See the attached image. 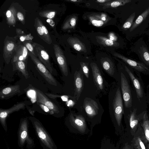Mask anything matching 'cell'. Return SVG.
I'll return each mask as SVG.
<instances>
[{"label":"cell","instance_id":"obj_1","mask_svg":"<svg viewBox=\"0 0 149 149\" xmlns=\"http://www.w3.org/2000/svg\"><path fill=\"white\" fill-rule=\"evenodd\" d=\"M108 102L109 113L115 128V133L118 136H121L125 130L122 123L124 110L122 95L118 83L110 90L108 95Z\"/></svg>","mask_w":149,"mask_h":149},{"label":"cell","instance_id":"obj_2","mask_svg":"<svg viewBox=\"0 0 149 149\" xmlns=\"http://www.w3.org/2000/svg\"><path fill=\"white\" fill-rule=\"evenodd\" d=\"M119 63L118 70L119 75L118 83L120 88L124 109H132L135 108L137 109L138 113L140 114L142 113L130 80L123 67L121 63Z\"/></svg>","mask_w":149,"mask_h":149},{"label":"cell","instance_id":"obj_3","mask_svg":"<svg viewBox=\"0 0 149 149\" xmlns=\"http://www.w3.org/2000/svg\"><path fill=\"white\" fill-rule=\"evenodd\" d=\"M127 74L133 89L136 95L141 111H147L148 104L146 91L140 73L128 66L121 61L118 60Z\"/></svg>","mask_w":149,"mask_h":149},{"label":"cell","instance_id":"obj_4","mask_svg":"<svg viewBox=\"0 0 149 149\" xmlns=\"http://www.w3.org/2000/svg\"><path fill=\"white\" fill-rule=\"evenodd\" d=\"M83 112L80 113L90 123V130L88 138L93 134V129L96 125L101 123L104 110L99 102L95 99L88 97L84 99L82 105Z\"/></svg>","mask_w":149,"mask_h":149},{"label":"cell","instance_id":"obj_5","mask_svg":"<svg viewBox=\"0 0 149 149\" xmlns=\"http://www.w3.org/2000/svg\"><path fill=\"white\" fill-rule=\"evenodd\" d=\"M86 121L81 114L70 110L65 119V124L70 132L84 135L89 134L90 132Z\"/></svg>","mask_w":149,"mask_h":149},{"label":"cell","instance_id":"obj_6","mask_svg":"<svg viewBox=\"0 0 149 149\" xmlns=\"http://www.w3.org/2000/svg\"><path fill=\"white\" fill-rule=\"evenodd\" d=\"M124 110L123 116L126 125V132L121 137L128 135L129 133L133 136L140 125L145 111L139 114L135 108L132 109H124Z\"/></svg>","mask_w":149,"mask_h":149},{"label":"cell","instance_id":"obj_7","mask_svg":"<svg viewBox=\"0 0 149 149\" xmlns=\"http://www.w3.org/2000/svg\"><path fill=\"white\" fill-rule=\"evenodd\" d=\"M149 24V6L146 8L134 22L130 29L125 32L126 38L130 40L137 36L143 34Z\"/></svg>","mask_w":149,"mask_h":149},{"label":"cell","instance_id":"obj_8","mask_svg":"<svg viewBox=\"0 0 149 149\" xmlns=\"http://www.w3.org/2000/svg\"><path fill=\"white\" fill-rule=\"evenodd\" d=\"M38 138L44 149H57L53 140L40 122L33 117H30Z\"/></svg>","mask_w":149,"mask_h":149},{"label":"cell","instance_id":"obj_9","mask_svg":"<svg viewBox=\"0 0 149 149\" xmlns=\"http://www.w3.org/2000/svg\"><path fill=\"white\" fill-rule=\"evenodd\" d=\"M130 50L137 55L140 62L149 69V47L142 37L133 44Z\"/></svg>","mask_w":149,"mask_h":149},{"label":"cell","instance_id":"obj_10","mask_svg":"<svg viewBox=\"0 0 149 149\" xmlns=\"http://www.w3.org/2000/svg\"><path fill=\"white\" fill-rule=\"evenodd\" d=\"M18 143L20 147H23L25 143L28 149L34 145L33 140L29 136L28 132V121L27 118L22 120L19 125L18 131Z\"/></svg>","mask_w":149,"mask_h":149},{"label":"cell","instance_id":"obj_11","mask_svg":"<svg viewBox=\"0 0 149 149\" xmlns=\"http://www.w3.org/2000/svg\"><path fill=\"white\" fill-rule=\"evenodd\" d=\"M112 54L134 70L143 74L149 75V69L141 62L132 59L116 52H113Z\"/></svg>","mask_w":149,"mask_h":149},{"label":"cell","instance_id":"obj_12","mask_svg":"<svg viewBox=\"0 0 149 149\" xmlns=\"http://www.w3.org/2000/svg\"><path fill=\"white\" fill-rule=\"evenodd\" d=\"M15 38L6 36L4 41L3 56L6 63L8 64L15 54L18 45Z\"/></svg>","mask_w":149,"mask_h":149},{"label":"cell","instance_id":"obj_13","mask_svg":"<svg viewBox=\"0 0 149 149\" xmlns=\"http://www.w3.org/2000/svg\"><path fill=\"white\" fill-rule=\"evenodd\" d=\"M29 56L40 74L50 84L56 86L57 83L56 80L47 68L37 57L33 55L29 51Z\"/></svg>","mask_w":149,"mask_h":149},{"label":"cell","instance_id":"obj_14","mask_svg":"<svg viewBox=\"0 0 149 149\" xmlns=\"http://www.w3.org/2000/svg\"><path fill=\"white\" fill-rule=\"evenodd\" d=\"M32 45L36 57L47 68L50 72L54 74V69L50 61L49 56L44 47L40 44L33 42Z\"/></svg>","mask_w":149,"mask_h":149},{"label":"cell","instance_id":"obj_15","mask_svg":"<svg viewBox=\"0 0 149 149\" xmlns=\"http://www.w3.org/2000/svg\"><path fill=\"white\" fill-rule=\"evenodd\" d=\"M30 104L31 102L29 101H25L18 103L7 109H0V121L2 126L6 131L7 130L6 120L9 116L14 112L24 109L26 106Z\"/></svg>","mask_w":149,"mask_h":149},{"label":"cell","instance_id":"obj_16","mask_svg":"<svg viewBox=\"0 0 149 149\" xmlns=\"http://www.w3.org/2000/svg\"><path fill=\"white\" fill-rule=\"evenodd\" d=\"M37 95V104H41L46 107L50 111L51 114L58 113L60 112L58 106L42 91L37 89H34Z\"/></svg>","mask_w":149,"mask_h":149},{"label":"cell","instance_id":"obj_17","mask_svg":"<svg viewBox=\"0 0 149 149\" xmlns=\"http://www.w3.org/2000/svg\"><path fill=\"white\" fill-rule=\"evenodd\" d=\"M147 144L143 129L140 125L133 136L130 145L133 149H147Z\"/></svg>","mask_w":149,"mask_h":149},{"label":"cell","instance_id":"obj_18","mask_svg":"<svg viewBox=\"0 0 149 149\" xmlns=\"http://www.w3.org/2000/svg\"><path fill=\"white\" fill-rule=\"evenodd\" d=\"M54 54L59 68L63 74L67 76L68 69L66 58L60 47L56 44L53 46Z\"/></svg>","mask_w":149,"mask_h":149},{"label":"cell","instance_id":"obj_19","mask_svg":"<svg viewBox=\"0 0 149 149\" xmlns=\"http://www.w3.org/2000/svg\"><path fill=\"white\" fill-rule=\"evenodd\" d=\"M101 62L103 69L106 73L118 82L119 80L118 72L113 62L107 58H102Z\"/></svg>","mask_w":149,"mask_h":149},{"label":"cell","instance_id":"obj_20","mask_svg":"<svg viewBox=\"0 0 149 149\" xmlns=\"http://www.w3.org/2000/svg\"><path fill=\"white\" fill-rule=\"evenodd\" d=\"M90 65L94 83L98 90L102 91L106 85L100 69L95 63H91Z\"/></svg>","mask_w":149,"mask_h":149},{"label":"cell","instance_id":"obj_21","mask_svg":"<svg viewBox=\"0 0 149 149\" xmlns=\"http://www.w3.org/2000/svg\"><path fill=\"white\" fill-rule=\"evenodd\" d=\"M29 56V51L26 47L20 43H18L15 54L11 60L12 63L17 61H23L26 62Z\"/></svg>","mask_w":149,"mask_h":149},{"label":"cell","instance_id":"obj_22","mask_svg":"<svg viewBox=\"0 0 149 149\" xmlns=\"http://www.w3.org/2000/svg\"><path fill=\"white\" fill-rule=\"evenodd\" d=\"M81 69L79 71H76L74 75V97L77 100L79 99L82 92L83 86V73Z\"/></svg>","mask_w":149,"mask_h":149},{"label":"cell","instance_id":"obj_23","mask_svg":"<svg viewBox=\"0 0 149 149\" xmlns=\"http://www.w3.org/2000/svg\"><path fill=\"white\" fill-rule=\"evenodd\" d=\"M21 92L20 86L18 85L5 87L0 92V97L2 99H8Z\"/></svg>","mask_w":149,"mask_h":149},{"label":"cell","instance_id":"obj_24","mask_svg":"<svg viewBox=\"0 0 149 149\" xmlns=\"http://www.w3.org/2000/svg\"><path fill=\"white\" fill-rule=\"evenodd\" d=\"M67 41L69 44L75 50L79 52L86 51L85 45L77 38L70 37L68 39Z\"/></svg>","mask_w":149,"mask_h":149},{"label":"cell","instance_id":"obj_25","mask_svg":"<svg viewBox=\"0 0 149 149\" xmlns=\"http://www.w3.org/2000/svg\"><path fill=\"white\" fill-rule=\"evenodd\" d=\"M140 125L142 127L147 143H149V116L147 111H145Z\"/></svg>","mask_w":149,"mask_h":149},{"label":"cell","instance_id":"obj_26","mask_svg":"<svg viewBox=\"0 0 149 149\" xmlns=\"http://www.w3.org/2000/svg\"><path fill=\"white\" fill-rule=\"evenodd\" d=\"M17 10L15 8L12 7L6 12V15L7 22L10 25L15 26L16 22Z\"/></svg>","mask_w":149,"mask_h":149},{"label":"cell","instance_id":"obj_27","mask_svg":"<svg viewBox=\"0 0 149 149\" xmlns=\"http://www.w3.org/2000/svg\"><path fill=\"white\" fill-rule=\"evenodd\" d=\"M120 145L118 142L115 146L109 138L105 136L101 140L100 149H119Z\"/></svg>","mask_w":149,"mask_h":149},{"label":"cell","instance_id":"obj_28","mask_svg":"<svg viewBox=\"0 0 149 149\" xmlns=\"http://www.w3.org/2000/svg\"><path fill=\"white\" fill-rule=\"evenodd\" d=\"M25 62L18 61L12 64L13 70H18L20 72L26 79L29 77V73L26 70Z\"/></svg>","mask_w":149,"mask_h":149},{"label":"cell","instance_id":"obj_29","mask_svg":"<svg viewBox=\"0 0 149 149\" xmlns=\"http://www.w3.org/2000/svg\"><path fill=\"white\" fill-rule=\"evenodd\" d=\"M103 15V14H102L101 15H95L90 16L89 17L90 21L94 26L97 27L101 26L106 22L102 20Z\"/></svg>","mask_w":149,"mask_h":149},{"label":"cell","instance_id":"obj_30","mask_svg":"<svg viewBox=\"0 0 149 149\" xmlns=\"http://www.w3.org/2000/svg\"><path fill=\"white\" fill-rule=\"evenodd\" d=\"M99 42L105 46H111L114 45L119 47L120 44L118 42H115L106 37L102 36H98L96 37Z\"/></svg>","mask_w":149,"mask_h":149},{"label":"cell","instance_id":"obj_31","mask_svg":"<svg viewBox=\"0 0 149 149\" xmlns=\"http://www.w3.org/2000/svg\"><path fill=\"white\" fill-rule=\"evenodd\" d=\"M38 19V18L37 17L35 19L34 25L35 27L38 36L42 40L47 43V41L44 30L40 24Z\"/></svg>","mask_w":149,"mask_h":149},{"label":"cell","instance_id":"obj_32","mask_svg":"<svg viewBox=\"0 0 149 149\" xmlns=\"http://www.w3.org/2000/svg\"><path fill=\"white\" fill-rule=\"evenodd\" d=\"M77 19V17L75 16L70 17L64 23L62 29L65 30L69 29L74 28L76 25Z\"/></svg>","mask_w":149,"mask_h":149},{"label":"cell","instance_id":"obj_33","mask_svg":"<svg viewBox=\"0 0 149 149\" xmlns=\"http://www.w3.org/2000/svg\"><path fill=\"white\" fill-rule=\"evenodd\" d=\"M132 0H113L109 2V4H105L104 5H109L112 8H116L120 6H124L126 4L131 2Z\"/></svg>","mask_w":149,"mask_h":149},{"label":"cell","instance_id":"obj_34","mask_svg":"<svg viewBox=\"0 0 149 149\" xmlns=\"http://www.w3.org/2000/svg\"><path fill=\"white\" fill-rule=\"evenodd\" d=\"M56 13V12L54 10H46L40 12L39 15L41 17L52 19L54 18Z\"/></svg>","mask_w":149,"mask_h":149},{"label":"cell","instance_id":"obj_35","mask_svg":"<svg viewBox=\"0 0 149 149\" xmlns=\"http://www.w3.org/2000/svg\"><path fill=\"white\" fill-rule=\"evenodd\" d=\"M38 20L40 24L44 30L47 41V43L48 44H51L52 41L48 31L47 30L46 27L43 24L42 21L39 18L38 19Z\"/></svg>","mask_w":149,"mask_h":149},{"label":"cell","instance_id":"obj_36","mask_svg":"<svg viewBox=\"0 0 149 149\" xmlns=\"http://www.w3.org/2000/svg\"><path fill=\"white\" fill-rule=\"evenodd\" d=\"M23 43L29 52L33 55L36 56L31 41L30 40H26L23 42Z\"/></svg>","mask_w":149,"mask_h":149},{"label":"cell","instance_id":"obj_37","mask_svg":"<svg viewBox=\"0 0 149 149\" xmlns=\"http://www.w3.org/2000/svg\"><path fill=\"white\" fill-rule=\"evenodd\" d=\"M80 64L83 73L87 78H88L89 72L87 65L84 62H81Z\"/></svg>","mask_w":149,"mask_h":149},{"label":"cell","instance_id":"obj_38","mask_svg":"<svg viewBox=\"0 0 149 149\" xmlns=\"http://www.w3.org/2000/svg\"><path fill=\"white\" fill-rule=\"evenodd\" d=\"M17 18L21 22V23L24 24L25 23V19L23 14L20 12H17L16 14Z\"/></svg>","mask_w":149,"mask_h":149},{"label":"cell","instance_id":"obj_39","mask_svg":"<svg viewBox=\"0 0 149 149\" xmlns=\"http://www.w3.org/2000/svg\"><path fill=\"white\" fill-rule=\"evenodd\" d=\"M122 143V145L120 149H133L130 144H129L127 142H123L120 143Z\"/></svg>","mask_w":149,"mask_h":149},{"label":"cell","instance_id":"obj_40","mask_svg":"<svg viewBox=\"0 0 149 149\" xmlns=\"http://www.w3.org/2000/svg\"><path fill=\"white\" fill-rule=\"evenodd\" d=\"M147 102L148 105L149 104V84L146 87V91Z\"/></svg>","mask_w":149,"mask_h":149},{"label":"cell","instance_id":"obj_41","mask_svg":"<svg viewBox=\"0 0 149 149\" xmlns=\"http://www.w3.org/2000/svg\"><path fill=\"white\" fill-rule=\"evenodd\" d=\"M40 106L46 112H48V111L50 110L45 106L41 104H39Z\"/></svg>","mask_w":149,"mask_h":149},{"label":"cell","instance_id":"obj_42","mask_svg":"<svg viewBox=\"0 0 149 149\" xmlns=\"http://www.w3.org/2000/svg\"><path fill=\"white\" fill-rule=\"evenodd\" d=\"M112 1V0H97L96 1L97 3H104L105 2H109Z\"/></svg>","mask_w":149,"mask_h":149},{"label":"cell","instance_id":"obj_43","mask_svg":"<svg viewBox=\"0 0 149 149\" xmlns=\"http://www.w3.org/2000/svg\"><path fill=\"white\" fill-rule=\"evenodd\" d=\"M69 97L67 95H63L61 96V98L63 101H66L68 100V98Z\"/></svg>","mask_w":149,"mask_h":149},{"label":"cell","instance_id":"obj_44","mask_svg":"<svg viewBox=\"0 0 149 149\" xmlns=\"http://www.w3.org/2000/svg\"><path fill=\"white\" fill-rule=\"evenodd\" d=\"M143 34H146L148 36V41L149 42V29L148 30L145 31L143 33Z\"/></svg>","mask_w":149,"mask_h":149},{"label":"cell","instance_id":"obj_45","mask_svg":"<svg viewBox=\"0 0 149 149\" xmlns=\"http://www.w3.org/2000/svg\"><path fill=\"white\" fill-rule=\"evenodd\" d=\"M18 30H17V33H18L19 34H23L24 33L20 29L19 30V29H18Z\"/></svg>","mask_w":149,"mask_h":149},{"label":"cell","instance_id":"obj_46","mask_svg":"<svg viewBox=\"0 0 149 149\" xmlns=\"http://www.w3.org/2000/svg\"><path fill=\"white\" fill-rule=\"evenodd\" d=\"M67 1H69L70 2H80L81 1H80V0H66Z\"/></svg>","mask_w":149,"mask_h":149},{"label":"cell","instance_id":"obj_47","mask_svg":"<svg viewBox=\"0 0 149 149\" xmlns=\"http://www.w3.org/2000/svg\"><path fill=\"white\" fill-rule=\"evenodd\" d=\"M73 102L72 100H70L68 102V106H69L70 105H71V104H73Z\"/></svg>","mask_w":149,"mask_h":149},{"label":"cell","instance_id":"obj_48","mask_svg":"<svg viewBox=\"0 0 149 149\" xmlns=\"http://www.w3.org/2000/svg\"><path fill=\"white\" fill-rule=\"evenodd\" d=\"M147 149H149V143H148L147 144Z\"/></svg>","mask_w":149,"mask_h":149}]
</instances>
